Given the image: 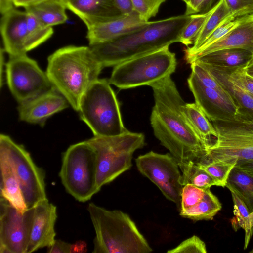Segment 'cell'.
<instances>
[{"mask_svg":"<svg viewBox=\"0 0 253 253\" xmlns=\"http://www.w3.org/2000/svg\"><path fill=\"white\" fill-rule=\"evenodd\" d=\"M66 9L60 0H48L25 8L27 12L33 15L43 25L50 27L66 22Z\"/></svg>","mask_w":253,"mask_h":253,"instance_id":"cell-25","label":"cell"},{"mask_svg":"<svg viewBox=\"0 0 253 253\" xmlns=\"http://www.w3.org/2000/svg\"><path fill=\"white\" fill-rule=\"evenodd\" d=\"M217 136L201 164L215 161L253 160V130L242 122H216Z\"/></svg>","mask_w":253,"mask_h":253,"instance_id":"cell-11","label":"cell"},{"mask_svg":"<svg viewBox=\"0 0 253 253\" xmlns=\"http://www.w3.org/2000/svg\"><path fill=\"white\" fill-rule=\"evenodd\" d=\"M4 51V50H3L2 49H1V52H0V70H1V80H0V82H1V86L2 85V74H3V64H4V57H3V51Z\"/></svg>","mask_w":253,"mask_h":253,"instance_id":"cell-48","label":"cell"},{"mask_svg":"<svg viewBox=\"0 0 253 253\" xmlns=\"http://www.w3.org/2000/svg\"><path fill=\"white\" fill-rule=\"evenodd\" d=\"M68 9L88 27L117 19L123 15L113 0H62Z\"/></svg>","mask_w":253,"mask_h":253,"instance_id":"cell-19","label":"cell"},{"mask_svg":"<svg viewBox=\"0 0 253 253\" xmlns=\"http://www.w3.org/2000/svg\"><path fill=\"white\" fill-rule=\"evenodd\" d=\"M215 5V9L199 32L193 45L185 50V57L194 53L224 19L233 12L224 0H219Z\"/></svg>","mask_w":253,"mask_h":253,"instance_id":"cell-26","label":"cell"},{"mask_svg":"<svg viewBox=\"0 0 253 253\" xmlns=\"http://www.w3.org/2000/svg\"><path fill=\"white\" fill-rule=\"evenodd\" d=\"M181 110L188 124L208 150L217 136L213 124L196 103L184 102L181 106Z\"/></svg>","mask_w":253,"mask_h":253,"instance_id":"cell-24","label":"cell"},{"mask_svg":"<svg viewBox=\"0 0 253 253\" xmlns=\"http://www.w3.org/2000/svg\"><path fill=\"white\" fill-rule=\"evenodd\" d=\"M167 253H207L205 242L199 237L193 235L182 241L175 248L168 250Z\"/></svg>","mask_w":253,"mask_h":253,"instance_id":"cell-36","label":"cell"},{"mask_svg":"<svg viewBox=\"0 0 253 253\" xmlns=\"http://www.w3.org/2000/svg\"><path fill=\"white\" fill-rule=\"evenodd\" d=\"M103 68L89 46L69 45L48 57L46 73L54 87L78 111L83 95Z\"/></svg>","mask_w":253,"mask_h":253,"instance_id":"cell-3","label":"cell"},{"mask_svg":"<svg viewBox=\"0 0 253 253\" xmlns=\"http://www.w3.org/2000/svg\"><path fill=\"white\" fill-rule=\"evenodd\" d=\"M166 0H131L133 10L145 21L155 17L163 3Z\"/></svg>","mask_w":253,"mask_h":253,"instance_id":"cell-34","label":"cell"},{"mask_svg":"<svg viewBox=\"0 0 253 253\" xmlns=\"http://www.w3.org/2000/svg\"><path fill=\"white\" fill-rule=\"evenodd\" d=\"M185 2V4L187 5L190 1V0H181Z\"/></svg>","mask_w":253,"mask_h":253,"instance_id":"cell-50","label":"cell"},{"mask_svg":"<svg viewBox=\"0 0 253 253\" xmlns=\"http://www.w3.org/2000/svg\"><path fill=\"white\" fill-rule=\"evenodd\" d=\"M237 162V160L215 161L197 165L217 180L220 187H225L229 175Z\"/></svg>","mask_w":253,"mask_h":253,"instance_id":"cell-32","label":"cell"},{"mask_svg":"<svg viewBox=\"0 0 253 253\" xmlns=\"http://www.w3.org/2000/svg\"><path fill=\"white\" fill-rule=\"evenodd\" d=\"M234 204V217L231 219V225L235 231L239 228L244 229L250 211L244 202L233 191H230Z\"/></svg>","mask_w":253,"mask_h":253,"instance_id":"cell-33","label":"cell"},{"mask_svg":"<svg viewBox=\"0 0 253 253\" xmlns=\"http://www.w3.org/2000/svg\"></svg>","mask_w":253,"mask_h":253,"instance_id":"cell-52","label":"cell"},{"mask_svg":"<svg viewBox=\"0 0 253 253\" xmlns=\"http://www.w3.org/2000/svg\"><path fill=\"white\" fill-rule=\"evenodd\" d=\"M182 172L180 182L183 186L190 184L202 189H210L212 186H220L219 182L197 164L178 163Z\"/></svg>","mask_w":253,"mask_h":253,"instance_id":"cell-29","label":"cell"},{"mask_svg":"<svg viewBox=\"0 0 253 253\" xmlns=\"http://www.w3.org/2000/svg\"><path fill=\"white\" fill-rule=\"evenodd\" d=\"M187 82L195 103L210 121H237V108L227 93L205 86L192 72Z\"/></svg>","mask_w":253,"mask_h":253,"instance_id":"cell-14","label":"cell"},{"mask_svg":"<svg viewBox=\"0 0 253 253\" xmlns=\"http://www.w3.org/2000/svg\"><path fill=\"white\" fill-rule=\"evenodd\" d=\"M245 236L244 249L247 248L250 239L253 233V211L250 212L244 228Z\"/></svg>","mask_w":253,"mask_h":253,"instance_id":"cell-42","label":"cell"},{"mask_svg":"<svg viewBox=\"0 0 253 253\" xmlns=\"http://www.w3.org/2000/svg\"><path fill=\"white\" fill-rule=\"evenodd\" d=\"M113 0L116 7L123 15L128 14L134 11L131 0Z\"/></svg>","mask_w":253,"mask_h":253,"instance_id":"cell-41","label":"cell"},{"mask_svg":"<svg viewBox=\"0 0 253 253\" xmlns=\"http://www.w3.org/2000/svg\"><path fill=\"white\" fill-rule=\"evenodd\" d=\"M246 204L250 211H253V177L234 167L231 171L226 185Z\"/></svg>","mask_w":253,"mask_h":253,"instance_id":"cell-28","label":"cell"},{"mask_svg":"<svg viewBox=\"0 0 253 253\" xmlns=\"http://www.w3.org/2000/svg\"><path fill=\"white\" fill-rule=\"evenodd\" d=\"M190 18L191 15L183 14L149 21L146 25L130 33L89 47L103 68L115 66L180 42L181 33Z\"/></svg>","mask_w":253,"mask_h":253,"instance_id":"cell-2","label":"cell"},{"mask_svg":"<svg viewBox=\"0 0 253 253\" xmlns=\"http://www.w3.org/2000/svg\"><path fill=\"white\" fill-rule=\"evenodd\" d=\"M244 70L247 75L253 78V58L244 67Z\"/></svg>","mask_w":253,"mask_h":253,"instance_id":"cell-47","label":"cell"},{"mask_svg":"<svg viewBox=\"0 0 253 253\" xmlns=\"http://www.w3.org/2000/svg\"><path fill=\"white\" fill-rule=\"evenodd\" d=\"M136 11L114 20L91 25L87 27L89 45L111 41L146 25Z\"/></svg>","mask_w":253,"mask_h":253,"instance_id":"cell-17","label":"cell"},{"mask_svg":"<svg viewBox=\"0 0 253 253\" xmlns=\"http://www.w3.org/2000/svg\"><path fill=\"white\" fill-rule=\"evenodd\" d=\"M6 78L9 89L19 104L55 89L46 72L26 54L9 56Z\"/></svg>","mask_w":253,"mask_h":253,"instance_id":"cell-10","label":"cell"},{"mask_svg":"<svg viewBox=\"0 0 253 253\" xmlns=\"http://www.w3.org/2000/svg\"><path fill=\"white\" fill-rule=\"evenodd\" d=\"M34 211H22L0 196V253H27Z\"/></svg>","mask_w":253,"mask_h":253,"instance_id":"cell-13","label":"cell"},{"mask_svg":"<svg viewBox=\"0 0 253 253\" xmlns=\"http://www.w3.org/2000/svg\"><path fill=\"white\" fill-rule=\"evenodd\" d=\"M138 171L156 185L163 195L180 211L183 186L178 163L170 153L151 151L135 159Z\"/></svg>","mask_w":253,"mask_h":253,"instance_id":"cell-12","label":"cell"},{"mask_svg":"<svg viewBox=\"0 0 253 253\" xmlns=\"http://www.w3.org/2000/svg\"><path fill=\"white\" fill-rule=\"evenodd\" d=\"M0 151L12 166L18 180L27 209L47 198L45 191V173L38 166L29 153L9 136L0 135Z\"/></svg>","mask_w":253,"mask_h":253,"instance_id":"cell-9","label":"cell"},{"mask_svg":"<svg viewBox=\"0 0 253 253\" xmlns=\"http://www.w3.org/2000/svg\"><path fill=\"white\" fill-rule=\"evenodd\" d=\"M205 190L190 184L183 186L181 193L180 211L186 210L200 201L203 198Z\"/></svg>","mask_w":253,"mask_h":253,"instance_id":"cell-35","label":"cell"},{"mask_svg":"<svg viewBox=\"0 0 253 253\" xmlns=\"http://www.w3.org/2000/svg\"><path fill=\"white\" fill-rule=\"evenodd\" d=\"M66 99L56 89L42 94L18 107L19 119L30 124L43 126L53 114L68 107Z\"/></svg>","mask_w":253,"mask_h":253,"instance_id":"cell-16","label":"cell"},{"mask_svg":"<svg viewBox=\"0 0 253 253\" xmlns=\"http://www.w3.org/2000/svg\"><path fill=\"white\" fill-rule=\"evenodd\" d=\"M150 86L155 102L150 122L155 137L178 163H202L208 151L182 113L185 102L171 76Z\"/></svg>","mask_w":253,"mask_h":253,"instance_id":"cell-1","label":"cell"},{"mask_svg":"<svg viewBox=\"0 0 253 253\" xmlns=\"http://www.w3.org/2000/svg\"><path fill=\"white\" fill-rule=\"evenodd\" d=\"M242 122L245 126L248 128L253 130V120L250 121H246Z\"/></svg>","mask_w":253,"mask_h":253,"instance_id":"cell-49","label":"cell"},{"mask_svg":"<svg viewBox=\"0 0 253 253\" xmlns=\"http://www.w3.org/2000/svg\"><path fill=\"white\" fill-rule=\"evenodd\" d=\"M0 31L4 50L9 56L26 54L25 43L27 39V15L13 9L2 15Z\"/></svg>","mask_w":253,"mask_h":253,"instance_id":"cell-18","label":"cell"},{"mask_svg":"<svg viewBox=\"0 0 253 253\" xmlns=\"http://www.w3.org/2000/svg\"><path fill=\"white\" fill-rule=\"evenodd\" d=\"M197 63L209 71L231 98L238 110L237 121L253 120V96L235 83L224 68Z\"/></svg>","mask_w":253,"mask_h":253,"instance_id":"cell-20","label":"cell"},{"mask_svg":"<svg viewBox=\"0 0 253 253\" xmlns=\"http://www.w3.org/2000/svg\"><path fill=\"white\" fill-rule=\"evenodd\" d=\"M231 12L245 9L253 11V0H224Z\"/></svg>","mask_w":253,"mask_h":253,"instance_id":"cell-39","label":"cell"},{"mask_svg":"<svg viewBox=\"0 0 253 253\" xmlns=\"http://www.w3.org/2000/svg\"><path fill=\"white\" fill-rule=\"evenodd\" d=\"M95 150L97 158L96 184L99 191L132 166L134 152L145 145L141 133L126 130L117 136L93 137L87 140Z\"/></svg>","mask_w":253,"mask_h":253,"instance_id":"cell-6","label":"cell"},{"mask_svg":"<svg viewBox=\"0 0 253 253\" xmlns=\"http://www.w3.org/2000/svg\"><path fill=\"white\" fill-rule=\"evenodd\" d=\"M71 244L61 240H56L54 243L47 248L48 253H70Z\"/></svg>","mask_w":253,"mask_h":253,"instance_id":"cell-40","label":"cell"},{"mask_svg":"<svg viewBox=\"0 0 253 253\" xmlns=\"http://www.w3.org/2000/svg\"><path fill=\"white\" fill-rule=\"evenodd\" d=\"M249 253H253V248L249 252Z\"/></svg>","mask_w":253,"mask_h":253,"instance_id":"cell-51","label":"cell"},{"mask_svg":"<svg viewBox=\"0 0 253 253\" xmlns=\"http://www.w3.org/2000/svg\"><path fill=\"white\" fill-rule=\"evenodd\" d=\"M229 48H242L253 53V13L249 14L241 23L221 39L193 55L191 59L214 51Z\"/></svg>","mask_w":253,"mask_h":253,"instance_id":"cell-21","label":"cell"},{"mask_svg":"<svg viewBox=\"0 0 253 253\" xmlns=\"http://www.w3.org/2000/svg\"><path fill=\"white\" fill-rule=\"evenodd\" d=\"M48 0H13L14 5L25 8L35 5Z\"/></svg>","mask_w":253,"mask_h":253,"instance_id":"cell-44","label":"cell"},{"mask_svg":"<svg viewBox=\"0 0 253 253\" xmlns=\"http://www.w3.org/2000/svg\"><path fill=\"white\" fill-rule=\"evenodd\" d=\"M26 13L28 32L25 51L27 53L47 41L52 36L54 31L51 27L43 25L33 15Z\"/></svg>","mask_w":253,"mask_h":253,"instance_id":"cell-30","label":"cell"},{"mask_svg":"<svg viewBox=\"0 0 253 253\" xmlns=\"http://www.w3.org/2000/svg\"><path fill=\"white\" fill-rule=\"evenodd\" d=\"M13 0H0V13L3 15L13 9Z\"/></svg>","mask_w":253,"mask_h":253,"instance_id":"cell-46","label":"cell"},{"mask_svg":"<svg viewBox=\"0 0 253 253\" xmlns=\"http://www.w3.org/2000/svg\"><path fill=\"white\" fill-rule=\"evenodd\" d=\"M88 211L95 232L93 253H148L153 251L134 222L120 210H108L93 203Z\"/></svg>","mask_w":253,"mask_h":253,"instance_id":"cell-4","label":"cell"},{"mask_svg":"<svg viewBox=\"0 0 253 253\" xmlns=\"http://www.w3.org/2000/svg\"><path fill=\"white\" fill-rule=\"evenodd\" d=\"M244 66L237 68H225L231 79L253 96V78L247 75Z\"/></svg>","mask_w":253,"mask_h":253,"instance_id":"cell-38","label":"cell"},{"mask_svg":"<svg viewBox=\"0 0 253 253\" xmlns=\"http://www.w3.org/2000/svg\"><path fill=\"white\" fill-rule=\"evenodd\" d=\"M253 58V53L242 48L223 49L193 58L188 63L197 62L216 67L237 68L246 66Z\"/></svg>","mask_w":253,"mask_h":253,"instance_id":"cell-23","label":"cell"},{"mask_svg":"<svg viewBox=\"0 0 253 253\" xmlns=\"http://www.w3.org/2000/svg\"><path fill=\"white\" fill-rule=\"evenodd\" d=\"M253 177V160L238 161L235 167Z\"/></svg>","mask_w":253,"mask_h":253,"instance_id":"cell-43","label":"cell"},{"mask_svg":"<svg viewBox=\"0 0 253 253\" xmlns=\"http://www.w3.org/2000/svg\"><path fill=\"white\" fill-rule=\"evenodd\" d=\"M215 4L206 13L191 15L189 22L183 28L180 36V42L188 46L194 43L199 32L215 8Z\"/></svg>","mask_w":253,"mask_h":253,"instance_id":"cell-31","label":"cell"},{"mask_svg":"<svg viewBox=\"0 0 253 253\" xmlns=\"http://www.w3.org/2000/svg\"><path fill=\"white\" fill-rule=\"evenodd\" d=\"M87 251V245L85 242L79 241L71 244L70 253H85Z\"/></svg>","mask_w":253,"mask_h":253,"instance_id":"cell-45","label":"cell"},{"mask_svg":"<svg viewBox=\"0 0 253 253\" xmlns=\"http://www.w3.org/2000/svg\"><path fill=\"white\" fill-rule=\"evenodd\" d=\"M176 64L175 53L166 46L116 65L108 81L121 89L150 86L171 76Z\"/></svg>","mask_w":253,"mask_h":253,"instance_id":"cell-7","label":"cell"},{"mask_svg":"<svg viewBox=\"0 0 253 253\" xmlns=\"http://www.w3.org/2000/svg\"><path fill=\"white\" fill-rule=\"evenodd\" d=\"M0 196L24 211L27 208L14 169L6 155L0 151Z\"/></svg>","mask_w":253,"mask_h":253,"instance_id":"cell-22","label":"cell"},{"mask_svg":"<svg viewBox=\"0 0 253 253\" xmlns=\"http://www.w3.org/2000/svg\"><path fill=\"white\" fill-rule=\"evenodd\" d=\"M190 64L192 72L204 85L220 92L227 93L204 67L196 62H192Z\"/></svg>","mask_w":253,"mask_h":253,"instance_id":"cell-37","label":"cell"},{"mask_svg":"<svg viewBox=\"0 0 253 253\" xmlns=\"http://www.w3.org/2000/svg\"><path fill=\"white\" fill-rule=\"evenodd\" d=\"M110 84L106 79H97L80 102L78 111L80 118L94 136H114L127 130L122 121L118 100Z\"/></svg>","mask_w":253,"mask_h":253,"instance_id":"cell-5","label":"cell"},{"mask_svg":"<svg viewBox=\"0 0 253 253\" xmlns=\"http://www.w3.org/2000/svg\"><path fill=\"white\" fill-rule=\"evenodd\" d=\"M34 216L27 253L51 246L55 240L57 208L47 198L34 207Z\"/></svg>","mask_w":253,"mask_h":253,"instance_id":"cell-15","label":"cell"},{"mask_svg":"<svg viewBox=\"0 0 253 253\" xmlns=\"http://www.w3.org/2000/svg\"><path fill=\"white\" fill-rule=\"evenodd\" d=\"M96 175V151L87 140L70 146L63 153L59 176L66 191L76 200L85 202L99 191Z\"/></svg>","mask_w":253,"mask_h":253,"instance_id":"cell-8","label":"cell"},{"mask_svg":"<svg viewBox=\"0 0 253 253\" xmlns=\"http://www.w3.org/2000/svg\"><path fill=\"white\" fill-rule=\"evenodd\" d=\"M222 205L218 198L210 190L205 189L202 200L191 208L180 211V215L195 221L211 220L221 210Z\"/></svg>","mask_w":253,"mask_h":253,"instance_id":"cell-27","label":"cell"}]
</instances>
